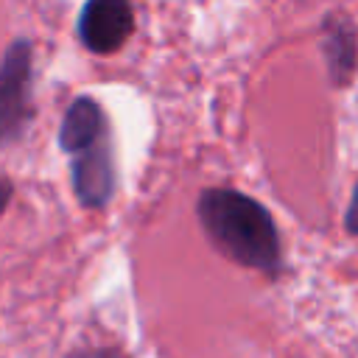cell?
<instances>
[{
    "mask_svg": "<svg viewBox=\"0 0 358 358\" xmlns=\"http://www.w3.org/2000/svg\"><path fill=\"white\" fill-rule=\"evenodd\" d=\"M196 218L210 246L229 263L268 280L282 277L285 252L274 215L235 187H204L196 196Z\"/></svg>",
    "mask_w": 358,
    "mask_h": 358,
    "instance_id": "6da1fadb",
    "label": "cell"
},
{
    "mask_svg": "<svg viewBox=\"0 0 358 358\" xmlns=\"http://www.w3.org/2000/svg\"><path fill=\"white\" fill-rule=\"evenodd\" d=\"M34 117V45L17 36L0 56V148L20 143Z\"/></svg>",
    "mask_w": 358,
    "mask_h": 358,
    "instance_id": "7a4b0ae2",
    "label": "cell"
},
{
    "mask_svg": "<svg viewBox=\"0 0 358 358\" xmlns=\"http://www.w3.org/2000/svg\"><path fill=\"white\" fill-rule=\"evenodd\" d=\"M70 187L84 210H103L117 190L112 134L70 154Z\"/></svg>",
    "mask_w": 358,
    "mask_h": 358,
    "instance_id": "3957f363",
    "label": "cell"
},
{
    "mask_svg": "<svg viewBox=\"0 0 358 358\" xmlns=\"http://www.w3.org/2000/svg\"><path fill=\"white\" fill-rule=\"evenodd\" d=\"M78 42L95 53H117L134 34V6L131 0H84L76 20Z\"/></svg>",
    "mask_w": 358,
    "mask_h": 358,
    "instance_id": "277c9868",
    "label": "cell"
},
{
    "mask_svg": "<svg viewBox=\"0 0 358 358\" xmlns=\"http://www.w3.org/2000/svg\"><path fill=\"white\" fill-rule=\"evenodd\" d=\"M319 50L330 76V84L350 87L358 70V25L344 11H330L319 22Z\"/></svg>",
    "mask_w": 358,
    "mask_h": 358,
    "instance_id": "5b68a950",
    "label": "cell"
},
{
    "mask_svg": "<svg viewBox=\"0 0 358 358\" xmlns=\"http://www.w3.org/2000/svg\"><path fill=\"white\" fill-rule=\"evenodd\" d=\"M106 134H112V126H109L103 106L92 95H76L67 103L62 123H59V148L70 157V154L98 143Z\"/></svg>",
    "mask_w": 358,
    "mask_h": 358,
    "instance_id": "8992f818",
    "label": "cell"
},
{
    "mask_svg": "<svg viewBox=\"0 0 358 358\" xmlns=\"http://www.w3.org/2000/svg\"><path fill=\"white\" fill-rule=\"evenodd\" d=\"M64 358H126V355L117 347H98V344H92V347H76Z\"/></svg>",
    "mask_w": 358,
    "mask_h": 358,
    "instance_id": "52a82bcc",
    "label": "cell"
},
{
    "mask_svg": "<svg viewBox=\"0 0 358 358\" xmlns=\"http://www.w3.org/2000/svg\"><path fill=\"white\" fill-rule=\"evenodd\" d=\"M344 229L358 238V182L352 185V196H350V204L344 213Z\"/></svg>",
    "mask_w": 358,
    "mask_h": 358,
    "instance_id": "ba28073f",
    "label": "cell"
},
{
    "mask_svg": "<svg viewBox=\"0 0 358 358\" xmlns=\"http://www.w3.org/2000/svg\"><path fill=\"white\" fill-rule=\"evenodd\" d=\"M11 196H14V182L6 173H0V218L11 204Z\"/></svg>",
    "mask_w": 358,
    "mask_h": 358,
    "instance_id": "9c48e42d",
    "label": "cell"
}]
</instances>
